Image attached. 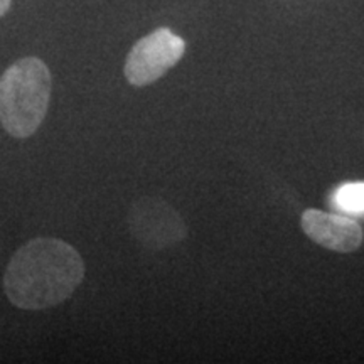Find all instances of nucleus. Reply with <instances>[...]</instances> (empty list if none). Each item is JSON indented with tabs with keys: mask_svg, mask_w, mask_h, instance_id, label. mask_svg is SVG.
I'll return each mask as SVG.
<instances>
[{
	"mask_svg": "<svg viewBox=\"0 0 364 364\" xmlns=\"http://www.w3.org/2000/svg\"><path fill=\"white\" fill-rule=\"evenodd\" d=\"M85 277L80 253L59 238H34L14 253L4 275L12 306L41 311L70 299Z\"/></svg>",
	"mask_w": 364,
	"mask_h": 364,
	"instance_id": "nucleus-1",
	"label": "nucleus"
},
{
	"mask_svg": "<svg viewBox=\"0 0 364 364\" xmlns=\"http://www.w3.org/2000/svg\"><path fill=\"white\" fill-rule=\"evenodd\" d=\"M51 71L39 58H22L0 76V125L16 139L39 129L51 100Z\"/></svg>",
	"mask_w": 364,
	"mask_h": 364,
	"instance_id": "nucleus-2",
	"label": "nucleus"
},
{
	"mask_svg": "<svg viewBox=\"0 0 364 364\" xmlns=\"http://www.w3.org/2000/svg\"><path fill=\"white\" fill-rule=\"evenodd\" d=\"M186 53V41L161 27L154 33L136 41L125 61V78L130 85L147 86L162 78L171 68H174Z\"/></svg>",
	"mask_w": 364,
	"mask_h": 364,
	"instance_id": "nucleus-3",
	"label": "nucleus"
},
{
	"mask_svg": "<svg viewBox=\"0 0 364 364\" xmlns=\"http://www.w3.org/2000/svg\"><path fill=\"white\" fill-rule=\"evenodd\" d=\"M129 228L144 248L166 250L188 236V226L177 209L154 196L136 199L129 211Z\"/></svg>",
	"mask_w": 364,
	"mask_h": 364,
	"instance_id": "nucleus-4",
	"label": "nucleus"
},
{
	"mask_svg": "<svg viewBox=\"0 0 364 364\" xmlns=\"http://www.w3.org/2000/svg\"><path fill=\"white\" fill-rule=\"evenodd\" d=\"M304 233L314 243L321 245L331 252L353 253L361 248L364 241V231L359 223L351 218L332 213L321 211V209H307L300 218Z\"/></svg>",
	"mask_w": 364,
	"mask_h": 364,
	"instance_id": "nucleus-5",
	"label": "nucleus"
},
{
	"mask_svg": "<svg viewBox=\"0 0 364 364\" xmlns=\"http://www.w3.org/2000/svg\"><path fill=\"white\" fill-rule=\"evenodd\" d=\"M334 204L346 213L364 215V182H346L336 191Z\"/></svg>",
	"mask_w": 364,
	"mask_h": 364,
	"instance_id": "nucleus-6",
	"label": "nucleus"
},
{
	"mask_svg": "<svg viewBox=\"0 0 364 364\" xmlns=\"http://www.w3.org/2000/svg\"><path fill=\"white\" fill-rule=\"evenodd\" d=\"M12 0H0V17L4 16L9 11V7H11Z\"/></svg>",
	"mask_w": 364,
	"mask_h": 364,
	"instance_id": "nucleus-7",
	"label": "nucleus"
}]
</instances>
